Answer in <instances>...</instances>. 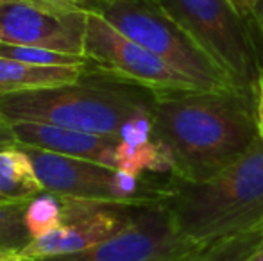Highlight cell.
<instances>
[{"label": "cell", "instance_id": "1", "mask_svg": "<svg viewBox=\"0 0 263 261\" xmlns=\"http://www.w3.org/2000/svg\"><path fill=\"white\" fill-rule=\"evenodd\" d=\"M153 93V134L177 181H208L260 139L256 97L238 90Z\"/></svg>", "mask_w": 263, "mask_h": 261}, {"label": "cell", "instance_id": "2", "mask_svg": "<svg viewBox=\"0 0 263 261\" xmlns=\"http://www.w3.org/2000/svg\"><path fill=\"white\" fill-rule=\"evenodd\" d=\"M153 101V91L88 68L76 83L0 97V115L9 124H49L151 145Z\"/></svg>", "mask_w": 263, "mask_h": 261}, {"label": "cell", "instance_id": "3", "mask_svg": "<svg viewBox=\"0 0 263 261\" xmlns=\"http://www.w3.org/2000/svg\"><path fill=\"white\" fill-rule=\"evenodd\" d=\"M163 204L194 244L263 231V139L218 175L201 183L170 177Z\"/></svg>", "mask_w": 263, "mask_h": 261}, {"label": "cell", "instance_id": "4", "mask_svg": "<svg viewBox=\"0 0 263 261\" xmlns=\"http://www.w3.org/2000/svg\"><path fill=\"white\" fill-rule=\"evenodd\" d=\"M101 16L202 90H236L220 65L158 0H111Z\"/></svg>", "mask_w": 263, "mask_h": 261}, {"label": "cell", "instance_id": "5", "mask_svg": "<svg viewBox=\"0 0 263 261\" xmlns=\"http://www.w3.org/2000/svg\"><path fill=\"white\" fill-rule=\"evenodd\" d=\"M220 65L233 86L256 97L261 65L251 34L249 14L235 0H158Z\"/></svg>", "mask_w": 263, "mask_h": 261}, {"label": "cell", "instance_id": "6", "mask_svg": "<svg viewBox=\"0 0 263 261\" xmlns=\"http://www.w3.org/2000/svg\"><path fill=\"white\" fill-rule=\"evenodd\" d=\"M20 147L31 157L43 190L63 198L101 204L151 206L163 202L168 193L170 177L161 183L154 177H142L93 161Z\"/></svg>", "mask_w": 263, "mask_h": 261}, {"label": "cell", "instance_id": "7", "mask_svg": "<svg viewBox=\"0 0 263 261\" xmlns=\"http://www.w3.org/2000/svg\"><path fill=\"white\" fill-rule=\"evenodd\" d=\"M18 143L32 149L49 150L61 156L93 161L129 174L153 177L170 175V165L158 143L136 145L124 138L65 129L49 124H13Z\"/></svg>", "mask_w": 263, "mask_h": 261}, {"label": "cell", "instance_id": "8", "mask_svg": "<svg viewBox=\"0 0 263 261\" xmlns=\"http://www.w3.org/2000/svg\"><path fill=\"white\" fill-rule=\"evenodd\" d=\"M84 57L93 72L149 91L202 90L156 54L122 34L101 14H88Z\"/></svg>", "mask_w": 263, "mask_h": 261}, {"label": "cell", "instance_id": "9", "mask_svg": "<svg viewBox=\"0 0 263 261\" xmlns=\"http://www.w3.org/2000/svg\"><path fill=\"white\" fill-rule=\"evenodd\" d=\"M174 222L163 202L140 206L127 227L101 245L42 261H188L201 251Z\"/></svg>", "mask_w": 263, "mask_h": 261}, {"label": "cell", "instance_id": "10", "mask_svg": "<svg viewBox=\"0 0 263 261\" xmlns=\"http://www.w3.org/2000/svg\"><path fill=\"white\" fill-rule=\"evenodd\" d=\"M88 13L52 0H0V43L84 56Z\"/></svg>", "mask_w": 263, "mask_h": 261}, {"label": "cell", "instance_id": "11", "mask_svg": "<svg viewBox=\"0 0 263 261\" xmlns=\"http://www.w3.org/2000/svg\"><path fill=\"white\" fill-rule=\"evenodd\" d=\"M138 208L140 206L65 198V216L61 226L52 233L32 240L20 254L31 261H42L84 252L127 227Z\"/></svg>", "mask_w": 263, "mask_h": 261}, {"label": "cell", "instance_id": "12", "mask_svg": "<svg viewBox=\"0 0 263 261\" xmlns=\"http://www.w3.org/2000/svg\"><path fill=\"white\" fill-rule=\"evenodd\" d=\"M86 72L88 68L40 66L0 56V97L76 83Z\"/></svg>", "mask_w": 263, "mask_h": 261}, {"label": "cell", "instance_id": "13", "mask_svg": "<svg viewBox=\"0 0 263 261\" xmlns=\"http://www.w3.org/2000/svg\"><path fill=\"white\" fill-rule=\"evenodd\" d=\"M43 192L34 165L20 145L0 152V200L25 202Z\"/></svg>", "mask_w": 263, "mask_h": 261}, {"label": "cell", "instance_id": "14", "mask_svg": "<svg viewBox=\"0 0 263 261\" xmlns=\"http://www.w3.org/2000/svg\"><path fill=\"white\" fill-rule=\"evenodd\" d=\"M65 198L43 192L27 202L25 208V227L32 240L52 233L63 224Z\"/></svg>", "mask_w": 263, "mask_h": 261}, {"label": "cell", "instance_id": "15", "mask_svg": "<svg viewBox=\"0 0 263 261\" xmlns=\"http://www.w3.org/2000/svg\"><path fill=\"white\" fill-rule=\"evenodd\" d=\"M27 202H0V256L20 254L32 242L25 227Z\"/></svg>", "mask_w": 263, "mask_h": 261}, {"label": "cell", "instance_id": "16", "mask_svg": "<svg viewBox=\"0 0 263 261\" xmlns=\"http://www.w3.org/2000/svg\"><path fill=\"white\" fill-rule=\"evenodd\" d=\"M263 242V231L238 234L204 245L188 261H249Z\"/></svg>", "mask_w": 263, "mask_h": 261}, {"label": "cell", "instance_id": "17", "mask_svg": "<svg viewBox=\"0 0 263 261\" xmlns=\"http://www.w3.org/2000/svg\"><path fill=\"white\" fill-rule=\"evenodd\" d=\"M0 56L40 66H77V68H88V61L84 56H72V54L55 52V50L9 45V43H0Z\"/></svg>", "mask_w": 263, "mask_h": 261}, {"label": "cell", "instance_id": "18", "mask_svg": "<svg viewBox=\"0 0 263 261\" xmlns=\"http://www.w3.org/2000/svg\"><path fill=\"white\" fill-rule=\"evenodd\" d=\"M55 4H61L66 7H73L88 14H101L102 9L111 2V0H52Z\"/></svg>", "mask_w": 263, "mask_h": 261}, {"label": "cell", "instance_id": "19", "mask_svg": "<svg viewBox=\"0 0 263 261\" xmlns=\"http://www.w3.org/2000/svg\"><path fill=\"white\" fill-rule=\"evenodd\" d=\"M235 2L249 14L251 22H254L263 36V0H235Z\"/></svg>", "mask_w": 263, "mask_h": 261}, {"label": "cell", "instance_id": "20", "mask_svg": "<svg viewBox=\"0 0 263 261\" xmlns=\"http://www.w3.org/2000/svg\"><path fill=\"white\" fill-rule=\"evenodd\" d=\"M18 138H16V132H14L13 124H9L2 115H0V152L7 149H14L18 147Z\"/></svg>", "mask_w": 263, "mask_h": 261}, {"label": "cell", "instance_id": "21", "mask_svg": "<svg viewBox=\"0 0 263 261\" xmlns=\"http://www.w3.org/2000/svg\"><path fill=\"white\" fill-rule=\"evenodd\" d=\"M256 122L258 131H260V138L263 139V70L260 72V79H258L256 86Z\"/></svg>", "mask_w": 263, "mask_h": 261}, {"label": "cell", "instance_id": "22", "mask_svg": "<svg viewBox=\"0 0 263 261\" xmlns=\"http://www.w3.org/2000/svg\"><path fill=\"white\" fill-rule=\"evenodd\" d=\"M0 261H31L24 258L22 254H9V256H0Z\"/></svg>", "mask_w": 263, "mask_h": 261}, {"label": "cell", "instance_id": "23", "mask_svg": "<svg viewBox=\"0 0 263 261\" xmlns=\"http://www.w3.org/2000/svg\"><path fill=\"white\" fill-rule=\"evenodd\" d=\"M249 261H263V242H261V245L258 247V251L253 254V258H251Z\"/></svg>", "mask_w": 263, "mask_h": 261}, {"label": "cell", "instance_id": "24", "mask_svg": "<svg viewBox=\"0 0 263 261\" xmlns=\"http://www.w3.org/2000/svg\"><path fill=\"white\" fill-rule=\"evenodd\" d=\"M0 202H2V200H0Z\"/></svg>", "mask_w": 263, "mask_h": 261}]
</instances>
